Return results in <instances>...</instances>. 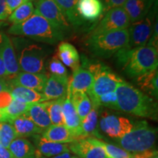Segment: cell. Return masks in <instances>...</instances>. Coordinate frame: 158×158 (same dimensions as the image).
<instances>
[{
  "label": "cell",
  "instance_id": "cell-40",
  "mask_svg": "<svg viewBox=\"0 0 158 158\" xmlns=\"http://www.w3.org/2000/svg\"><path fill=\"white\" fill-rule=\"evenodd\" d=\"M158 26H157V19L156 20L155 23V27H154V30L152 34L147 43V46L152 47L156 50H158Z\"/></svg>",
  "mask_w": 158,
  "mask_h": 158
},
{
  "label": "cell",
  "instance_id": "cell-36",
  "mask_svg": "<svg viewBox=\"0 0 158 158\" xmlns=\"http://www.w3.org/2000/svg\"><path fill=\"white\" fill-rule=\"evenodd\" d=\"M92 105L98 106H104V107L111 108L114 110H118L117 106V97L115 92H111L109 93L102 94L99 97L97 100Z\"/></svg>",
  "mask_w": 158,
  "mask_h": 158
},
{
  "label": "cell",
  "instance_id": "cell-37",
  "mask_svg": "<svg viewBox=\"0 0 158 158\" xmlns=\"http://www.w3.org/2000/svg\"><path fill=\"white\" fill-rule=\"evenodd\" d=\"M48 69L51 75L62 77H68V70L57 56L53 57L48 63Z\"/></svg>",
  "mask_w": 158,
  "mask_h": 158
},
{
  "label": "cell",
  "instance_id": "cell-31",
  "mask_svg": "<svg viewBox=\"0 0 158 158\" xmlns=\"http://www.w3.org/2000/svg\"><path fill=\"white\" fill-rule=\"evenodd\" d=\"M69 96L76 108L79 118L82 122L92 109V104L90 99L89 98L86 93L84 92H76L72 94H69Z\"/></svg>",
  "mask_w": 158,
  "mask_h": 158
},
{
  "label": "cell",
  "instance_id": "cell-12",
  "mask_svg": "<svg viewBox=\"0 0 158 158\" xmlns=\"http://www.w3.org/2000/svg\"><path fill=\"white\" fill-rule=\"evenodd\" d=\"M70 151L80 158H106L100 140L94 137H87L71 142L68 146Z\"/></svg>",
  "mask_w": 158,
  "mask_h": 158
},
{
  "label": "cell",
  "instance_id": "cell-27",
  "mask_svg": "<svg viewBox=\"0 0 158 158\" xmlns=\"http://www.w3.org/2000/svg\"><path fill=\"white\" fill-rule=\"evenodd\" d=\"M98 116L99 107L92 105L90 112L81 122V138L92 137V135L94 136V138H102L98 130Z\"/></svg>",
  "mask_w": 158,
  "mask_h": 158
},
{
  "label": "cell",
  "instance_id": "cell-4",
  "mask_svg": "<svg viewBox=\"0 0 158 158\" xmlns=\"http://www.w3.org/2000/svg\"><path fill=\"white\" fill-rule=\"evenodd\" d=\"M12 43L21 72L45 73L47 52L42 45L23 37L13 38Z\"/></svg>",
  "mask_w": 158,
  "mask_h": 158
},
{
  "label": "cell",
  "instance_id": "cell-11",
  "mask_svg": "<svg viewBox=\"0 0 158 158\" xmlns=\"http://www.w3.org/2000/svg\"><path fill=\"white\" fill-rule=\"evenodd\" d=\"M35 11L61 31L68 30L70 27L54 0H36Z\"/></svg>",
  "mask_w": 158,
  "mask_h": 158
},
{
  "label": "cell",
  "instance_id": "cell-41",
  "mask_svg": "<svg viewBox=\"0 0 158 158\" xmlns=\"http://www.w3.org/2000/svg\"><path fill=\"white\" fill-rule=\"evenodd\" d=\"M32 1L33 0H6V3H7V9H8L10 14H11L19 6L26 2H28Z\"/></svg>",
  "mask_w": 158,
  "mask_h": 158
},
{
  "label": "cell",
  "instance_id": "cell-19",
  "mask_svg": "<svg viewBox=\"0 0 158 158\" xmlns=\"http://www.w3.org/2000/svg\"><path fill=\"white\" fill-rule=\"evenodd\" d=\"M93 76L85 68L79 67L73 71L72 78L69 79L68 94L76 92L86 93L93 83Z\"/></svg>",
  "mask_w": 158,
  "mask_h": 158
},
{
  "label": "cell",
  "instance_id": "cell-10",
  "mask_svg": "<svg viewBox=\"0 0 158 158\" xmlns=\"http://www.w3.org/2000/svg\"><path fill=\"white\" fill-rule=\"evenodd\" d=\"M99 126L102 133L117 140L129 133L133 124L126 117L103 112L100 116Z\"/></svg>",
  "mask_w": 158,
  "mask_h": 158
},
{
  "label": "cell",
  "instance_id": "cell-20",
  "mask_svg": "<svg viewBox=\"0 0 158 158\" xmlns=\"http://www.w3.org/2000/svg\"><path fill=\"white\" fill-rule=\"evenodd\" d=\"M76 10L81 19L92 22L101 16L104 6L101 0H77Z\"/></svg>",
  "mask_w": 158,
  "mask_h": 158
},
{
  "label": "cell",
  "instance_id": "cell-35",
  "mask_svg": "<svg viewBox=\"0 0 158 158\" xmlns=\"http://www.w3.org/2000/svg\"><path fill=\"white\" fill-rule=\"evenodd\" d=\"M100 146L103 148L106 158H133V155L121 147L100 140Z\"/></svg>",
  "mask_w": 158,
  "mask_h": 158
},
{
  "label": "cell",
  "instance_id": "cell-44",
  "mask_svg": "<svg viewBox=\"0 0 158 158\" xmlns=\"http://www.w3.org/2000/svg\"><path fill=\"white\" fill-rule=\"evenodd\" d=\"M0 158H13V155L7 148L0 144Z\"/></svg>",
  "mask_w": 158,
  "mask_h": 158
},
{
  "label": "cell",
  "instance_id": "cell-38",
  "mask_svg": "<svg viewBox=\"0 0 158 158\" xmlns=\"http://www.w3.org/2000/svg\"><path fill=\"white\" fill-rule=\"evenodd\" d=\"M13 100L9 91H4L0 92V109H5L10 104Z\"/></svg>",
  "mask_w": 158,
  "mask_h": 158
},
{
  "label": "cell",
  "instance_id": "cell-28",
  "mask_svg": "<svg viewBox=\"0 0 158 158\" xmlns=\"http://www.w3.org/2000/svg\"><path fill=\"white\" fill-rule=\"evenodd\" d=\"M8 149L13 158H27L34 155L35 147L29 140L25 138H15L9 146Z\"/></svg>",
  "mask_w": 158,
  "mask_h": 158
},
{
  "label": "cell",
  "instance_id": "cell-29",
  "mask_svg": "<svg viewBox=\"0 0 158 158\" xmlns=\"http://www.w3.org/2000/svg\"><path fill=\"white\" fill-rule=\"evenodd\" d=\"M64 99L60 98L42 102L53 125H64L62 112V103Z\"/></svg>",
  "mask_w": 158,
  "mask_h": 158
},
{
  "label": "cell",
  "instance_id": "cell-32",
  "mask_svg": "<svg viewBox=\"0 0 158 158\" xmlns=\"http://www.w3.org/2000/svg\"><path fill=\"white\" fill-rule=\"evenodd\" d=\"M35 6L32 2H28L15 10L8 17L10 23L13 25L21 23L27 20L34 13Z\"/></svg>",
  "mask_w": 158,
  "mask_h": 158
},
{
  "label": "cell",
  "instance_id": "cell-1",
  "mask_svg": "<svg viewBox=\"0 0 158 158\" xmlns=\"http://www.w3.org/2000/svg\"><path fill=\"white\" fill-rule=\"evenodd\" d=\"M118 109L140 117L157 119V103L155 99L127 82H122L115 90Z\"/></svg>",
  "mask_w": 158,
  "mask_h": 158
},
{
  "label": "cell",
  "instance_id": "cell-51",
  "mask_svg": "<svg viewBox=\"0 0 158 158\" xmlns=\"http://www.w3.org/2000/svg\"><path fill=\"white\" fill-rule=\"evenodd\" d=\"M70 158H80V157H77V156H71Z\"/></svg>",
  "mask_w": 158,
  "mask_h": 158
},
{
  "label": "cell",
  "instance_id": "cell-15",
  "mask_svg": "<svg viewBox=\"0 0 158 158\" xmlns=\"http://www.w3.org/2000/svg\"><path fill=\"white\" fill-rule=\"evenodd\" d=\"M69 78L51 75L48 77L42 94L48 100L65 98L68 92Z\"/></svg>",
  "mask_w": 158,
  "mask_h": 158
},
{
  "label": "cell",
  "instance_id": "cell-8",
  "mask_svg": "<svg viewBox=\"0 0 158 158\" xmlns=\"http://www.w3.org/2000/svg\"><path fill=\"white\" fill-rule=\"evenodd\" d=\"M155 12V4L147 16L140 21L130 23L127 28L129 34V43L127 48L124 49L130 50L147 45L155 27V24H153Z\"/></svg>",
  "mask_w": 158,
  "mask_h": 158
},
{
  "label": "cell",
  "instance_id": "cell-17",
  "mask_svg": "<svg viewBox=\"0 0 158 158\" xmlns=\"http://www.w3.org/2000/svg\"><path fill=\"white\" fill-rule=\"evenodd\" d=\"M31 137L35 146V155L40 158H50L65 152H70L68 146L66 144L48 141L40 135H34Z\"/></svg>",
  "mask_w": 158,
  "mask_h": 158
},
{
  "label": "cell",
  "instance_id": "cell-39",
  "mask_svg": "<svg viewBox=\"0 0 158 158\" xmlns=\"http://www.w3.org/2000/svg\"><path fill=\"white\" fill-rule=\"evenodd\" d=\"M103 1L104 11H108L110 9L122 7L127 0H102Z\"/></svg>",
  "mask_w": 158,
  "mask_h": 158
},
{
  "label": "cell",
  "instance_id": "cell-7",
  "mask_svg": "<svg viewBox=\"0 0 158 158\" xmlns=\"http://www.w3.org/2000/svg\"><path fill=\"white\" fill-rule=\"evenodd\" d=\"M87 70L93 76V83L86 92L93 103L102 94L115 92L116 88L124 81L112 72L106 65L100 63H91Z\"/></svg>",
  "mask_w": 158,
  "mask_h": 158
},
{
  "label": "cell",
  "instance_id": "cell-46",
  "mask_svg": "<svg viewBox=\"0 0 158 158\" xmlns=\"http://www.w3.org/2000/svg\"><path fill=\"white\" fill-rule=\"evenodd\" d=\"M0 77H1V78L7 79V72H6L3 61L2 59L1 55H0Z\"/></svg>",
  "mask_w": 158,
  "mask_h": 158
},
{
  "label": "cell",
  "instance_id": "cell-47",
  "mask_svg": "<svg viewBox=\"0 0 158 158\" xmlns=\"http://www.w3.org/2000/svg\"><path fill=\"white\" fill-rule=\"evenodd\" d=\"M71 155L70 152H65L63 154H61V155L54 156V157H50V158H70ZM40 158H47V157H40Z\"/></svg>",
  "mask_w": 158,
  "mask_h": 158
},
{
  "label": "cell",
  "instance_id": "cell-50",
  "mask_svg": "<svg viewBox=\"0 0 158 158\" xmlns=\"http://www.w3.org/2000/svg\"><path fill=\"white\" fill-rule=\"evenodd\" d=\"M2 40V34H0V44H1Z\"/></svg>",
  "mask_w": 158,
  "mask_h": 158
},
{
  "label": "cell",
  "instance_id": "cell-23",
  "mask_svg": "<svg viewBox=\"0 0 158 158\" xmlns=\"http://www.w3.org/2000/svg\"><path fill=\"white\" fill-rule=\"evenodd\" d=\"M57 58L64 65L70 68L73 71L80 67V57L78 51L68 42H62L59 45Z\"/></svg>",
  "mask_w": 158,
  "mask_h": 158
},
{
  "label": "cell",
  "instance_id": "cell-9",
  "mask_svg": "<svg viewBox=\"0 0 158 158\" xmlns=\"http://www.w3.org/2000/svg\"><path fill=\"white\" fill-rule=\"evenodd\" d=\"M130 24L129 18L122 7L106 11V15L91 33L90 36L116 30L127 29Z\"/></svg>",
  "mask_w": 158,
  "mask_h": 158
},
{
  "label": "cell",
  "instance_id": "cell-2",
  "mask_svg": "<svg viewBox=\"0 0 158 158\" xmlns=\"http://www.w3.org/2000/svg\"><path fill=\"white\" fill-rule=\"evenodd\" d=\"M7 32L15 36L24 37L48 44H54L63 38L62 31L53 26L35 11L23 22L12 25Z\"/></svg>",
  "mask_w": 158,
  "mask_h": 158
},
{
  "label": "cell",
  "instance_id": "cell-30",
  "mask_svg": "<svg viewBox=\"0 0 158 158\" xmlns=\"http://www.w3.org/2000/svg\"><path fill=\"white\" fill-rule=\"evenodd\" d=\"M68 23L79 26L82 20L78 16L76 10L77 0H54Z\"/></svg>",
  "mask_w": 158,
  "mask_h": 158
},
{
  "label": "cell",
  "instance_id": "cell-43",
  "mask_svg": "<svg viewBox=\"0 0 158 158\" xmlns=\"http://www.w3.org/2000/svg\"><path fill=\"white\" fill-rule=\"evenodd\" d=\"M10 15L6 0H0V21H5L8 19Z\"/></svg>",
  "mask_w": 158,
  "mask_h": 158
},
{
  "label": "cell",
  "instance_id": "cell-33",
  "mask_svg": "<svg viewBox=\"0 0 158 158\" xmlns=\"http://www.w3.org/2000/svg\"><path fill=\"white\" fill-rule=\"evenodd\" d=\"M30 105L31 104L20 102L19 100L13 99L10 104L7 108L2 110H3L4 114H5L6 118H7V122L9 123L13 118L27 113Z\"/></svg>",
  "mask_w": 158,
  "mask_h": 158
},
{
  "label": "cell",
  "instance_id": "cell-42",
  "mask_svg": "<svg viewBox=\"0 0 158 158\" xmlns=\"http://www.w3.org/2000/svg\"><path fill=\"white\" fill-rule=\"evenodd\" d=\"M157 152L156 150H148L142 152L135 153L133 155V158H157Z\"/></svg>",
  "mask_w": 158,
  "mask_h": 158
},
{
  "label": "cell",
  "instance_id": "cell-49",
  "mask_svg": "<svg viewBox=\"0 0 158 158\" xmlns=\"http://www.w3.org/2000/svg\"><path fill=\"white\" fill-rule=\"evenodd\" d=\"M27 158H40V157H37V156H35V155H31V156H30V157H27Z\"/></svg>",
  "mask_w": 158,
  "mask_h": 158
},
{
  "label": "cell",
  "instance_id": "cell-14",
  "mask_svg": "<svg viewBox=\"0 0 158 158\" xmlns=\"http://www.w3.org/2000/svg\"><path fill=\"white\" fill-rule=\"evenodd\" d=\"M62 112L64 120V126L68 128L75 140L81 138V120L79 118L73 103L71 101L69 94L62 103Z\"/></svg>",
  "mask_w": 158,
  "mask_h": 158
},
{
  "label": "cell",
  "instance_id": "cell-48",
  "mask_svg": "<svg viewBox=\"0 0 158 158\" xmlns=\"http://www.w3.org/2000/svg\"><path fill=\"white\" fill-rule=\"evenodd\" d=\"M0 122H7V118L2 109H0Z\"/></svg>",
  "mask_w": 158,
  "mask_h": 158
},
{
  "label": "cell",
  "instance_id": "cell-26",
  "mask_svg": "<svg viewBox=\"0 0 158 158\" xmlns=\"http://www.w3.org/2000/svg\"><path fill=\"white\" fill-rule=\"evenodd\" d=\"M24 114L43 130L47 129L52 124L48 114L44 106H43L42 102L31 104L27 113Z\"/></svg>",
  "mask_w": 158,
  "mask_h": 158
},
{
  "label": "cell",
  "instance_id": "cell-45",
  "mask_svg": "<svg viewBox=\"0 0 158 158\" xmlns=\"http://www.w3.org/2000/svg\"><path fill=\"white\" fill-rule=\"evenodd\" d=\"M8 89L9 84L7 79L0 77V92H4V91H8Z\"/></svg>",
  "mask_w": 158,
  "mask_h": 158
},
{
  "label": "cell",
  "instance_id": "cell-34",
  "mask_svg": "<svg viewBox=\"0 0 158 158\" xmlns=\"http://www.w3.org/2000/svg\"><path fill=\"white\" fill-rule=\"evenodd\" d=\"M17 138L14 127L8 122H0V144L8 149L9 146Z\"/></svg>",
  "mask_w": 158,
  "mask_h": 158
},
{
  "label": "cell",
  "instance_id": "cell-22",
  "mask_svg": "<svg viewBox=\"0 0 158 158\" xmlns=\"http://www.w3.org/2000/svg\"><path fill=\"white\" fill-rule=\"evenodd\" d=\"M8 91L13 99L25 103L32 104L46 101V99L41 92L28 88L9 84Z\"/></svg>",
  "mask_w": 158,
  "mask_h": 158
},
{
  "label": "cell",
  "instance_id": "cell-18",
  "mask_svg": "<svg viewBox=\"0 0 158 158\" xmlns=\"http://www.w3.org/2000/svg\"><path fill=\"white\" fill-rule=\"evenodd\" d=\"M157 0H127L122 7L129 18L130 23L146 17Z\"/></svg>",
  "mask_w": 158,
  "mask_h": 158
},
{
  "label": "cell",
  "instance_id": "cell-25",
  "mask_svg": "<svg viewBox=\"0 0 158 158\" xmlns=\"http://www.w3.org/2000/svg\"><path fill=\"white\" fill-rule=\"evenodd\" d=\"M136 83L140 89L145 92L147 95L152 96L157 98L158 94V70H155L148 72L147 73L135 78ZM143 92V93H144Z\"/></svg>",
  "mask_w": 158,
  "mask_h": 158
},
{
  "label": "cell",
  "instance_id": "cell-13",
  "mask_svg": "<svg viewBox=\"0 0 158 158\" xmlns=\"http://www.w3.org/2000/svg\"><path fill=\"white\" fill-rule=\"evenodd\" d=\"M0 55L7 74V80H10L20 72L15 49L12 40L6 34H2V40L0 44Z\"/></svg>",
  "mask_w": 158,
  "mask_h": 158
},
{
  "label": "cell",
  "instance_id": "cell-24",
  "mask_svg": "<svg viewBox=\"0 0 158 158\" xmlns=\"http://www.w3.org/2000/svg\"><path fill=\"white\" fill-rule=\"evenodd\" d=\"M42 137L48 141L59 143H67L76 141L68 128L64 125H53L44 130Z\"/></svg>",
  "mask_w": 158,
  "mask_h": 158
},
{
  "label": "cell",
  "instance_id": "cell-5",
  "mask_svg": "<svg viewBox=\"0 0 158 158\" xmlns=\"http://www.w3.org/2000/svg\"><path fill=\"white\" fill-rule=\"evenodd\" d=\"M157 138V129L147 121H139L133 124L129 133L117 139L118 143L128 152L139 153L152 149Z\"/></svg>",
  "mask_w": 158,
  "mask_h": 158
},
{
  "label": "cell",
  "instance_id": "cell-6",
  "mask_svg": "<svg viewBox=\"0 0 158 158\" xmlns=\"http://www.w3.org/2000/svg\"><path fill=\"white\" fill-rule=\"evenodd\" d=\"M129 43L127 29L90 36L88 46L92 54L100 57H109L127 48Z\"/></svg>",
  "mask_w": 158,
  "mask_h": 158
},
{
  "label": "cell",
  "instance_id": "cell-21",
  "mask_svg": "<svg viewBox=\"0 0 158 158\" xmlns=\"http://www.w3.org/2000/svg\"><path fill=\"white\" fill-rule=\"evenodd\" d=\"M9 123L14 127L17 137H28L34 135H40L44 131L25 114L13 118Z\"/></svg>",
  "mask_w": 158,
  "mask_h": 158
},
{
  "label": "cell",
  "instance_id": "cell-3",
  "mask_svg": "<svg viewBox=\"0 0 158 158\" xmlns=\"http://www.w3.org/2000/svg\"><path fill=\"white\" fill-rule=\"evenodd\" d=\"M118 61L123 64L124 72L132 78L157 68L158 51L152 47L141 46L117 53Z\"/></svg>",
  "mask_w": 158,
  "mask_h": 158
},
{
  "label": "cell",
  "instance_id": "cell-16",
  "mask_svg": "<svg viewBox=\"0 0 158 158\" xmlns=\"http://www.w3.org/2000/svg\"><path fill=\"white\" fill-rule=\"evenodd\" d=\"M48 76L45 73H29L19 72L13 78L7 81L9 84L22 86L42 93Z\"/></svg>",
  "mask_w": 158,
  "mask_h": 158
}]
</instances>
